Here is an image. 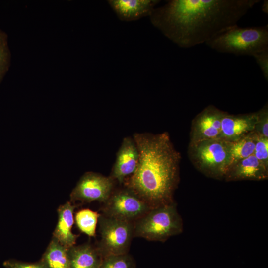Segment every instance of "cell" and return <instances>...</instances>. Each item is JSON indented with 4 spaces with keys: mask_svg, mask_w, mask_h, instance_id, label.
<instances>
[{
    "mask_svg": "<svg viewBox=\"0 0 268 268\" xmlns=\"http://www.w3.org/2000/svg\"><path fill=\"white\" fill-rule=\"evenodd\" d=\"M259 0H171L156 7L153 25L178 46L206 43L238 21Z\"/></svg>",
    "mask_w": 268,
    "mask_h": 268,
    "instance_id": "1",
    "label": "cell"
},
{
    "mask_svg": "<svg viewBox=\"0 0 268 268\" xmlns=\"http://www.w3.org/2000/svg\"><path fill=\"white\" fill-rule=\"evenodd\" d=\"M133 137L138 150L139 159L134 172L124 181L125 187L152 208L174 202L181 156L168 133H138Z\"/></svg>",
    "mask_w": 268,
    "mask_h": 268,
    "instance_id": "2",
    "label": "cell"
},
{
    "mask_svg": "<svg viewBox=\"0 0 268 268\" xmlns=\"http://www.w3.org/2000/svg\"><path fill=\"white\" fill-rule=\"evenodd\" d=\"M205 44L218 52L253 56L268 48V26L240 27L237 24Z\"/></svg>",
    "mask_w": 268,
    "mask_h": 268,
    "instance_id": "3",
    "label": "cell"
},
{
    "mask_svg": "<svg viewBox=\"0 0 268 268\" xmlns=\"http://www.w3.org/2000/svg\"><path fill=\"white\" fill-rule=\"evenodd\" d=\"M183 230L182 218L174 201L152 208L134 222V237L165 242Z\"/></svg>",
    "mask_w": 268,
    "mask_h": 268,
    "instance_id": "4",
    "label": "cell"
},
{
    "mask_svg": "<svg viewBox=\"0 0 268 268\" xmlns=\"http://www.w3.org/2000/svg\"><path fill=\"white\" fill-rule=\"evenodd\" d=\"M231 143L219 138L189 143V158L203 174L214 179H223L229 169Z\"/></svg>",
    "mask_w": 268,
    "mask_h": 268,
    "instance_id": "5",
    "label": "cell"
},
{
    "mask_svg": "<svg viewBox=\"0 0 268 268\" xmlns=\"http://www.w3.org/2000/svg\"><path fill=\"white\" fill-rule=\"evenodd\" d=\"M100 240L96 245L103 258L127 254L134 237V222L100 214L98 219Z\"/></svg>",
    "mask_w": 268,
    "mask_h": 268,
    "instance_id": "6",
    "label": "cell"
},
{
    "mask_svg": "<svg viewBox=\"0 0 268 268\" xmlns=\"http://www.w3.org/2000/svg\"><path fill=\"white\" fill-rule=\"evenodd\" d=\"M103 203L102 214L133 222L152 208L134 191L126 187L113 191Z\"/></svg>",
    "mask_w": 268,
    "mask_h": 268,
    "instance_id": "7",
    "label": "cell"
},
{
    "mask_svg": "<svg viewBox=\"0 0 268 268\" xmlns=\"http://www.w3.org/2000/svg\"><path fill=\"white\" fill-rule=\"evenodd\" d=\"M115 181L110 176L88 172L79 179L70 195V201L104 203L114 191Z\"/></svg>",
    "mask_w": 268,
    "mask_h": 268,
    "instance_id": "8",
    "label": "cell"
},
{
    "mask_svg": "<svg viewBox=\"0 0 268 268\" xmlns=\"http://www.w3.org/2000/svg\"><path fill=\"white\" fill-rule=\"evenodd\" d=\"M226 112L209 105L193 120L190 143L219 138L222 118Z\"/></svg>",
    "mask_w": 268,
    "mask_h": 268,
    "instance_id": "9",
    "label": "cell"
},
{
    "mask_svg": "<svg viewBox=\"0 0 268 268\" xmlns=\"http://www.w3.org/2000/svg\"><path fill=\"white\" fill-rule=\"evenodd\" d=\"M138 159L139 152L133 137H125L117 153L110 177L120 184L123 183L135 171Z\"/></svg>",
    "mask_w": 268,
    "mask_h": 268,
    "instance_id": "10",
    "label": "cell"
},
{
    "mask_svg": "<svg viewBox=\"0 0 268 268\" xmlns=\"http://www.w3.org/2000/svg\"><path fill=\"white\" fill-rule=\"evenodd\" d=\"M257 112L231 115L226 113L221 121L219 139L233 142L254 130Z\"/></svg>",
    "mask_w": 268,
    "mask_h": 268,
    "instance_id": "11",
    "label": "cell"
},
{
    "mask_svg": "<svg viewBox=\"0 0 268 268\" xmlns=\"http://www.w3.org/2000/svg\"><path fill=\"white\" fill-rule=\"evenodd\" d=\"M158 0H108L107 2L118 18L133 21L149 16L159 2Z\"/></svg>",
    "mask_w": 268,
    "mask_h": 268,
    "instance_id": "12",
    "label": "cell"
},
{
    "mask_svg": "<svg viewBox=\"0 0 268 268\" xmlns=\"http://www.w3.org/2000/svg\"><path fill=\"white\" fill-rule=\"evenodd\" d=\"M268 178V166L259 161L254 154L231 165L224 178L226 181H260Z\"/></svg>",
    "mask_w": 268,
    "mask_h": 268,
    "instance_id": "13",
    "label": "cell"
},
{
    "mask_svg": "<svg viewBox=\"0 0 268 268\" xmlns=\"http://www.w3.org/2000/svg\"><path fill=\"white\" fill-rule=\"evenodd\" d=\"M75 205L70 201L60 205L57 209L58 221L53 237L65 247L68 248L76 245L78 235L72 232L74 222Z\"/></svg>",
    "mask_w": 268,
    "mask_h": 268,
    "instance_id": "14",
    "label": "cell"
},
{
    "mask_svg": "<svg viewBox=\"0 0 268 268\" xmlns=\"http://www.w3.org/2000/svg\"><path fill=\"white\" fill-rule=\"evenodd\" d=\"M70 268H100L103 257L96 246L90 243L68 248Z\"/></svg>",
    "mask_w": 268,
    "mask_h": 268,
    "instance_id": "15",
    "label": "cell"
},
{
    "mask_svg": "<svg viewBox=\"0 0 268 268\" xmlns=\"http://www.w3.org/2000/svg\"><path fill=\"white\" fill-rule=\"evenodd\" d=\"M40 259L48 268H70L68 248L53 237Z\"/></svg>",
    "mask_w": 268,
    "mask_h": 268,
    "instance_id": "16",
    "label": "cell"
},
{
    "mask_svg": "<svg viewBox=\"0 0 268 268\" xmlns=\"http://www.w3.org/2000/svg\"><path fill=\"white\" fill-rule=\"evenodd\" d=\"M258 134L254 131L232 142L229 157V167L239 161L254 154Z\"/></svg>",
    "mask_w": 268,
    "mask_h": 268,
    "instance_id": "17",
    "label": "cell"
},
{
    "mask_svg": "<svg viewBox=\"0 0 268 268\" xmlns=\"http://www.w3.org/2000/svg\"><path fill=\"white\" fill-rule=\"evenodd\" d=\"M100 214L90 209H82L76 212L74 220L78 229L89 237H94Z\"/></svg>",
    "mask_w": 268,
    "mask_h": 268,
    "instance_id": "18",
    "label": "cell"
},
{
    "mask_svg": "<svg viewBox=\"0 0 268 268\" xmlns=\"http://www.w3.org/2000/svg\"><path fill=\"white\" fill-rule=\"evenodd\" d=\"M134 262L128 254L104 257L100 268H134Z\"/></svg>",
    "mask_w": 268,
    "mask_h": 268,
    "instance_id": "19",
    "label": "cell"
},
{
    "mask_svg": "<svg viewBox=\"0 0 268 268\" xmlns=\"http://www.w3.org/2000/svg\"><path fill=\"white\" fill-rule=\"evenodd\" d=\"M257 114V120L254 131L259 135L268 138V105H265Z\"/></svg>",
    "mask_w": 268,
    "mask_h": 268,
    "instance_id": "20",
    "label": "cell"
},
{
    "mask_svg": "<svg viewBox=\"0 0 268 268\" xmlns=\"http://www.w3.org/2000/svg\"><path fill=\"white\" fill-rule=\"evenodd\" d=\"M253 154L259 161L268 166V138L258 134Z\"/></svg>",
    "mask_w": 268,
    "mask_h": 268,
    "instance_id": "21",
    "label": "cell"
},
{
    "mask_svg": "<svg viewBox=\"0 0 268 268\" xmlns=\"http://www.w3.org/2000/svg\"><path fill=\"white\" fill-rule=\"evenodd\" d=\"M8 60L6 37L4 33L0 32V81L7 69Z\"/></svg>",
    "mask_w": 268,
    "mask_h": 268,
    "instance_id": "22",
    "label": "cell"
},
{
    "mask_svg": "<svg viewBox=\"0 0 268 268\" xmlns=\"http://www.w3.org/2000/svg\"><path fill=\"white\" fill-rule=\"evenodd\" d=\"M3 266L5 268H48L41 259L37 262L31 263L10 259L4 261Z\"/></svg>",
    "mask_w": 268,
    "mask_h": 268,
    "instance_id": "23",
    "label": "cell"
},
{
    "mask_svg": "<svg viewBox=\"0 0 268 268\" xmlns=\"http://www.w3.org/2000/svg\"><path fill=\"white\" fill-rule=\"evenodd\" d=\"M258 65L265 79L268 81V48L253 56Z\"/></svg>",
    "mask_w": 268,
    "mask_h": 268,
    "instance_id": "24",
    "label": "cell"
},
{
    "mask_svg": "<svg viewBox=\"0 0 268 268\" xmlns=\"http://www.w3.org/2000/svg\"><path fill=\"white\" fill-rule=\"evenodd\" d=\"M262 11L265 14H268V1L265 0L262 5Z\"/></svg>",
    "mask_w": 268,
    "mask_h": 268,
    "instance_id": "25",
    "label": "cell"
}]
</instances>
